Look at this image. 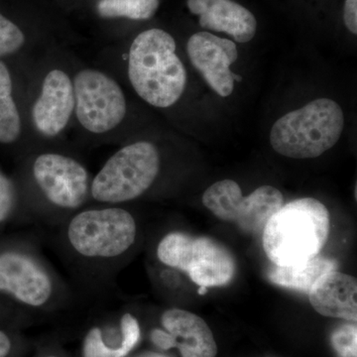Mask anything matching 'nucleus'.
I'll return each mask as SVG.
<instances>
[{"instance_id":"f257e3e1","label":"nucleus","mask_w":357,"mask_h":357,"mask_svg":"<svg viewBox=\"0 0 357 357\" xmlns=\"http://www.w3.org/2000/svg\"><path fill=\"white\" fill-rule=\"evenodd\" d=\"M95 64L152 109H172L187 89L188 73L177 42L161 28L143 30L126 43L107 47L98 54Z\"/></svg>"},{"instance_id":"f03ea898","label":"nucleus","mask_w":357,"mask_h":357,"mask_svg":"<svg viewBox=\"0 0 357 357\" xmlns=\"http://www.w3.org/2000/svg\"><path fill=\"white\" fill-rule=\"evenodd\" d=\"M76 107L72 131L89 145H123L139 137L135 102L114 75L77 56L75 65Z\"/></svg>"},{"instance_id":"7ed1b4c3","label":"nucleus","mask_w":357,"mask_h":357,"mask_svg":"<svg viewBox=\"0 0 357 357\" xmlns=\"http://www.w3.org/2000/svg\"><path fill=\"white\" fill-rule=\"evenodd\" d=\"M77 54L53 47L28 59L26 116L35 146L64 142L76 107Z\"/></svg>"},{"instance_id":"20e7f679","label":"nucleus","mask_w":357,"mask_h":357,"mask_svg":"<svg viewBox=\"0 0 357 357\" xmlns=\"http://www.w3.org/2000/svg\"><path fill=\"white\" fill-rule=\"evenodd\" d=\"M20 194L59 210L81 208L91 198L93 177L64 142L33 148L20 157Z\"/></svg>"},{"instance_id":"39448f33","label":"nucleus","mask_w":357,"mask_h":357,"mask_svg":"<svg viewBox=\"0 0 357 357\" xmlns=\"http://www.w3.org/2000/svg\"><path fill=\"white\" fill-rule=\"evenodd\" d=\"M330 213L312 198L282 206L263 229V248L276 266L288 267L316 257L328 241Z\"/></svg>"},{"instance_id":"423d86ee","label":"nucleus","mask_w":357,"mask_h":357,"mask_svg":"<svg viewBox=\"0 0 357 357\" xmlns=\"http://www.w3.org/2000/svg\"><path fill=\"white\" fill-rule=\"evenodd\" d=\"M163 159L153 140L138 138L121 145L93 177L91 199L121 204L146 194L161 174Z\"/></svg>"},{"instance_id":"0eeeda50","label":"nucleus","mask_w":357,"mask_h":357,"mask_svg":"<svg viewBox=\"0 0 357 357\" xmlns=\"http://www.w3.org/2000/svg\"><path fill=\"white\" fill-rule=\"evenodd\" d=\"M344 128L340 105L330 98H319L275 122L270 143L277 153L289 158H317L337 144Z\"/></svg>"},{"instance_id":"6e6552de","label":"nucleus","mask_w":357,"mask_h":357,"mask_svg":"<svg viewBox=\"0 0 357 357\" xmlns=\"http://www.w3.org/2000/svg\"><path fill=\"white\" fill-rule=\"evenodd\" d=\"M116 206L89 208L72 218L68 239L76 252L88 258H114L132 246L137 234L135 220Z\"/></svg>"},{"instance_id":"1a4fd4ad","label":"nucleus","mask_w":357,"mask_h":357,"mask_svg":"<svg viewBox=\"0 0 357 357\" xmlns=\"http://www.w3.org/2000/svg\"><path fill=\"white\" fill-rule=\"evenodd\" d=\"M157 256L167 266L189 275L199 287L227 285L236 273V262L231 253L208 237H192L172 232L160 241Z\"/></svg>"},{"instance_id":"9d476101","label":"nucleus","mask_w":357,"mask_h":357,"mask_svg":"<svg viewBox=\"0 0 357 357\" xmlns=\"http://www.w3.org/2000/svg\"><path fill=\"white\" fill-rule=\"evenodd\" d=\"M203 203L220 220L236 223L244 231L257 234L284 206V199L281 192L271 185H262L243 197L236 182L222 180L204 192Z\"/></svg>"},{"instance_id":"9b49d317","label":"nucleus","mask_w":357,"mask_h":357,"mask_svg":"<svg viewBox=\"0 0 357 357\" xmlns=\"http://www.w3.org/2000/svg\"><path fill=\"white\" fill-rule=\"evenodd\" d=\"M28 59L0 60V148L18 158L36 147L26 116Z\"/></svg>"},{"instance_id":"f8f14e48","label":"nucleus","mask_w":357,"mask_h":357,"mask_svg":"<svg viewBox=\"0 0 357 357\" xmlns=\"http://www.w3.org/2000/svg\"><path fill=\"white\" fill-rule=\"evenodd\" d=\"M190 62L218 96L227 98L234 89L230 65L238 58L236 45L210 32L195 33L185 44Z\"/></svg>"},{"instance_id":"ddd939ff","label":"nucleus","mask_w":357,"mask_h":357,"mask_svg":"<svg viewBox=\"0 0 357 357\" xmlns=\"http://www.w3.org/2000/svg\"><path fill=\"white\" fill-rule=\"evenodd\" d=\"M48 274L31 257L20 252L0 255V291L30 307H41L52 295Z\"/></svg>"},{"instance_id":"4468645a","label":"nucleus","mask_w":357,"mask_h":357,"mask_svg":"<svg viewBox=\"0 0 357 357\" xmlns=\"http://www.w3.org/2000/svg\"><path fill=\"white\" fill-rule=\"evenodd\" d=\"M73 40L54 28L29 26L0 8V60L38 55L53 47H68Z\"/></svg>"},{"instance_id":"2eb2a0df","label":"nucleus","mask_w":357,"mask_h":357,"mask_svg":"<svg viewBox=\"0 0 357 357\" xmlns=\"http://www.w3.org/2000/svg\"><path fill=\"white\" fill-rule=\"evenodd\" d=\"M190 13L199 17L202 28L229 35L238 43L255 36L257 20L248 9L232 0H187Z\"/></svg>"},{"instance_id":"dca6fc26","label":"nucleus","mask_w":357,"mask_h":357,"mask_svg":"<svg viewBox=\"0 0 357 357\" xmlns=\"http://www.w3.org/2000/svg\"><path fill=\"white\" fill-rule=\"evenodd\" d=\"M307 294L312 307L321 316L356 321L357 283L351 275L328 272Z\"/></svg>"},{"instance_id":"f3484780","label":"nucleus","mask_w":357,"mask_h":357,"mask_svg":"<svg viewBox=\"0 0 357 357\" xmlns=\"http://www.w3.org/2000/svg\"><path fill=\"white\" fill-rule=\"evenodd\" d=\"M162 325L175 338L182 357H215L218 347L211 328L203 319L185 310L164 312Z\"/></svg>"},{"instance_id":"a211bd4d","label":"nucleus","mask_w":357,"mask_h":357,"mask_svg":"<svg viewBox=\"0 0 357 357\" xmlns=\"http://www.w3.org/2000/svg\"><path fill=\"white\" fill-rule=\"evenodd\" d=\"M337 268L335 260L323 256H316L302 264L295 266H275L271 268L268 277L272 283L280 287L307 292L319 278Z\"/></svg>"},{"instance_id":"6ab92c4d","label":"nucleus","mask_w":357,"mask_h":357,"mask_svg":"<svg viewBox=\"0 0 357 357\" xmlns=\"http://www.w3.org/2000/svg\"><path fill=\"white\" fill-rule=\"evenodd\" d=\"M160 0H96V15L103 21H146L158 10Z\"/></svg>"},{"instance_id":"aec40b11","label":"nucleus","mask_w":357,"mask_h":357,"mask_svg":"<svg viewBox=\"0 0 357 357\" xmlns=\"http://www.w3.org/2000/svg\"><path fill=\"white\" fill-rule=\"evenodd\" d=\"M21 197L16 181L0 171V222H6L16 208Z\"/></svg>"},{"instance_id":"412c9836","label":"nucleus","mask_w":357,"mask_h":357,"mask_svg":"<svg viewBox=\"0 0 357 357\" xmlns=\"http://www.w3.org/2000/svg\"><path fill=\"white\" fill-rule=\"evenodd\" d=\"M332 344L340 357H356V326H340L332 337Z\"/></svg>"},{"instance_id":"4be33fe9","label":"nucleus","mask_w":357,"mask_h":357,"mask_svg":"<svg viewBox=\"0 0 357 357\" xmlns=\"http://www.w3.org/2000/svg\"><path fill=\"white\" fill-rule=\"evenodd\" d=\"M84 357H122L119 347L112 349L105 344L100 328H93L84 340Z\"/></svg>"},{"instance_id":"5701e85b","label":"nucleus","mask_w":357,"mask_h":357,"mask_svg":"<svg viewBox=\"0 0 357 357\" xmlns=\"http://www.w3.org/2000/svg\"><path fill=\"white\" fill-rule=\"evenodd\" d=\"M122 342L119 351L122 357L128 356L139 342L140 328L137 319L131 314H126L121 319Z\"/></svg>"},{"instance_id":"b1692460","label":"nucleus","mask_w":357,"mask_h":357,"mask_svg":"<svg viewBox=\"0 0 357 357\" xmlns=\"http://www.w3.org/2000/svg\"><path fill=\"white\" fill-rule=\"evenodd\" d=\"M344 21L352 34H357V0H345Z\"/></svg>"},{"instance_id":"393cba45","label":"nucleus","mask_w":357,"mask_h":357,"mask_svg":"<svg viewBox=\"0 0 357 357\" xmlns=\"http://www.w3.org/2000/svg\"><path fill=\"white\" fill-rule=\"evenodd\" d=\"M151 340L155 345L162 349H170L176 347L175 338L168 332L161 330H154L151 333Z\"/></svg>"},{"instance_id":"a878e982","label":"nucleus","mask_w":357,"mask_h":357,"mask_svg":"<svg viewBox=\"0 0 357 357\" xmlns=\"http://www.w3.org/2000/svg\"><path fill=\"white\" fill-rule=\"evenodd\" d=\"M11 344L6 333L0 332V357H6L10 351Z\"/></svg>"},{"instance_id":"bb28decb","label":"nucleus","mask_w":357,"mask_h":357,"mask_svg":"<svg viewBox=\"0 0 357 357\" xmlns=\"http://www.w3.org/2000/svg\"><path fill=\"white\" fill-rule=\"evenodd\" d=\"M206 292V288L199 287V295H204V293Z\"/></svg>"},{"instance_id":"cd10ccee","label":"nucleus","mask_w":357,"mask_h":357,"mask_svg":"<svg viewBox=\"0 0 357 357\" xmlns=\"http://www.w3.org/2000/svg\"><path fill=\"white\" fill-rule=\"evenodd\" d=\"M153 357H164V356H155Z\"/></svg>"},{"instance_id":"c85d7f7f","label":"nucleus","mask_w":357,"mask_h":357,"mask_svg":"<svg viewBox=\"0 0 357 357\" xmlns=\"http://www.w3.org/2000/svg\"><path fill=\"white\" fill-rule=\"evenodd\" d=\"M52 357H53V356H52Z\"/></svg>"}]
</instances>
